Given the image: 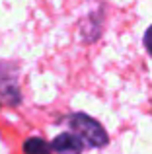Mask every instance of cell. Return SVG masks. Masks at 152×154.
Returning a JSON list of instances; mask_svg holds the SVG:
<instances>
[{"label":"cell","instance_id":"6da1fadb","mask_svg":"<svg viewBox=\"0 0 152 154\" xmlns=\"http://www.w3.org/2000/svg\"><path fill=\"white\" fill-rule=\"evenodd\" d=\"M62 123L78 137H82L88 148H103L109 143V137H107L105 129L102 127V123L86 113H70L65 117Z\"/></svg>","mask_w":152,"mask_h":154},{"label":"cell","instance_id":"7a4b0ae2","mask_svg":"<svg viewBox=\"0 0 152 154\" xmlns=\"http://www.w3.org/2000/svg\"><path fill=\"white\" fill-rule=\"evenodd\" d=\"M22 103V92L18 86V64L12 60L0 63V107L2 105H16Z\"/></svg>","mask_w":152,"mask_h":154},{"label":"cell","instance_id":"3957f363","mask_svg":"<svg viewBox=\"0 0 152 154\" xmlns=\"http://www.w3.org/2000/svg\"><path fill=\"white\" fill-rule=\"evenodd\" d=\"M51 146L57 154H82L84 148H88L86 143L82 140V137H78L74 131H66L57 135L51 140Z\"/></svg>","mask_w":152,"mask_h":154},{"label":"cell","instance_id":"277c9868","mask_svg":"<svg viewBox=\"0 0 152 154\" xmlns=\"http://www.w3.org/2000/svg\"><path fill=\"white\" fill-rule=\"evenodd\" d=\"M51 150H53L51 143L43 140L41 137H31L23 143V152L26 154H51Z\"/></svg>","mask_w":152,"mask_h":154},{"label":"cell","instance_id":"5b68a950","mask_svg":"<svg viewBox=\"0 0 152 154\" xmlns=\"http://www.w3.org/2000/svg\"><path fill=\"white\" fill-rule=\"evenodd\" d=\"M144 47H146V51H148L150 57H152V26L146 29V33H144Z\"/></svg>","mask_w":152,"mask_h":154}]
</instances>
